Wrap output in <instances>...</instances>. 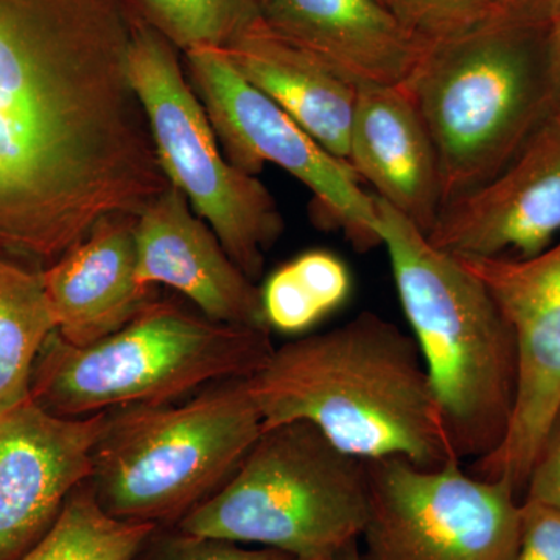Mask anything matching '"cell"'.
<instances>
[{
    "mask_svg": "<svg viewBox=\"0 0 560 560\" xmlns=\"http://www.w3.org/2000/svg\"><path fill=\"white\" fill-rule=\"evenodd\" d=\"M131 0H0V256L44 270L167 189L128 77Z\"/></svg>",
    "mask_w": 560,
    "mask_h": 560,
    "instance_id": "cell-1",
    "label": "cell"
},
{
    "mask_svg": "<svg viewBox=\"0 0 560 560\" xmlns=\"http://www.w3.org/2000/svg\"><path fill=\"white\" fill-rule=\"evenodd\" d=\"M248 383L264 430L304 420L355 458L459 463L415 338L377 313L272 349Z\"/></svg>",
    "mask_w": 560,
    "mask_h": 560,
    "instance_id": "cell-2",
    "label": "cell"
},
{
    "mask_svg": "<svg viewBox=\"0 0 560 560\" xmlns=\"http://www.w3.org/2000/svg\"><path fill=\"white\" fill-rule=\"evenodd\" d=\"M405 316L436 394L452 451L463 464L504 440L517 396L514 331L477 276L458 257L375 197Z\"/></svg>",
    "mask_w": 560,
    "mask_h": 560,
    "instance_id": "cell-3",
    "label": "cell"
},
{
    "mask_svg": "<svg viewBox=\"0 0 560 560\" xmlns=\"http://www.w3.org/2000/svg\"><path fill=\"white\" fill-rule=\"evenodd\" d=\"M547 25L506 18L433 44L401 84L433 142L444 206L499 175L550 116Z\"/></svg>",
    "mask_w": 560,
    "mask_h": 560,
    "instance_id": "cell-4",
    "label": "cell"
},
{
    "mask_svg": "<svg viewBox=\"0 0 560 560\" xmlns=\"http://www.w3.org/2000/svg\"><path fill=\"white\" fill-rule=\"evenodd\" d=\"M270 334L215 323L156 296L90 346L77 348L54 331L33 366L31 399L68 419L171 404L202 386L253 377L275 349Z\"/></svg>",
    "mask_w": 560,
    "mask_h": 560,
    "instance_id": "cell-5",
    "label": "cell"
},
{
    "mask_svg": "<svg viewBox=\"0 0 560 560\" xmlns=\"http://www.w3.org/2000/svg\"><path fill=\"white\" fill-rule=\"evenodd\" d=\"M261 430L248 378L213 383L189 400L119 408L88 482L113 517L176 525L226 485Z\"/></svg>",
    "mask_w": 560,
    "mask_h": 560,
    "instance_id": "cell-6",
    "label": "cell"
},
{
    "mask_svg": "<svg viewBox=\"0 0 560 560\" xmlns=\"http://www.w3.org/2000/svg\"><path fill=\"white\" fill-rule=\"evenodd\" d=\"M368 514L366 460L291 420L261 431L226 485L175 528L294 560H331L360 540Z\"/></svg>",
    "mask_w": 560,
    "mask_h": 560,
    "instance_id": "cell-7",
    "label": "cell"
},
{
    "mask_svg": "<svg viewBox=\"0 0 560 560\" xmlns=\"http://www.w3.org/2000/svg\"><path fill=\"white\" fill-rule=\"evenodd\" d=\"M128 77L149 121L154 153L228 256L253 282L285 231L271 191L224 158L205 106L191 90L176 47L140 16L132 20Z\"/></svg>",
    "mask_w": 560,
    "mask_h": 560,
    "instance_id": "cell-8",
    "label": "cell"
},
{
    "mask_svg": "<svg viewBox=\"0 0 560 560\" xmlns=\"http://www.w3.org/2000/svg\"><path fill=\"white\" fill-rule=\"evenodd\" d=\"M370 514L361 560H511L521 533L518 493L451 463L366 460Z\"/></svg>",
    "mask_w": 560,
    "mask_h": 560,
    "instance_id": "cell-9",
    "label": "cell"
},
{
    "mask_svg": "<svg viewBox=\"0 0 560 560\" xmlns=\"http://www.w3.org/2000/svg\"><path fill=\"white\" fill-rule=\"evenodd\" d=\"M191 90L205 106L224 158L259 175L275 164L315 197L324 226L338 228L357 250L382 245L375 195L361 187L352 165L324 149L289 114L243 79L223 50L186 51Z\"/></svg>",
    "mask_w": 560,
    "mask_h": 560,
    "instance_id": "cell-10",
    "label": "cell"
},
{
    "mask_svg": "<svg viewBox=\"0 0 560 560\" xmlns=\"http://www.w3.org/2000/svg\"><path fill=\"white\" fill-rule=\"evenodd\" d=\"M458 259L499 304L514 331L518 360L510 427L495 452L475 460L471 475L506 481L521 495L560 410V238L528 259Z\"/></svg>",
    "mask_w": 560,
    "mask_h": 560,
    "instance_id": "cell-11",
    "label": "cell"
},
{
    "mask_svg": "<svg viewBox=\"0 0 560 560\" xmlns=\"http://www.w3.org/2000/svg\"><path fill=\"white\" fill-rule=\"evenodd\" d=\"M108 415L60 418L32 399L0 415V560L31 551L90 480Z\"/></svg>",
    "mask_w": 560,
    "mask_h": 560,
    "instance_id": "cell-12",
    "label": "cell"
},
{
    "mask_svg": "<svg viewBox=\"0 0 560 560\" xmlns=\"http://www.w3.org/2000/svg\"><path fill=\"white\" fill-rule=\"evenodd\" d=\"M559 235L560 113H551L499 175L441 209L427 238L464 259H528Z\"/></svg>",
    "mask_w": 560,
    "mask_h": 560,
    "instance_id": "cell-13",
    "label": "cell"
},
{
    "mask_svg": "<svg viewBox=\"0 0 560 560\" xmlns=\"http://www.w3.org/2000/svg\"><path fill=\"white\" fill-rule=\"evenodd\" d=\"M135 242L140 285L171 287L215 323L271 330L259 287L176 187L168 186L136 217Z\"/></svg>",
    "mask_w": 560,
    "mask_h": 560,
    "instance_id": "cell-14",
    "label": "cell"
},
{
    "mask_svg": "<svg viewBox=\"0 0 560 560\" xmlns=\"http://www.w3.org/2000/svg\"><path fill=\"white\" fill-rule=\"evenodd\" d=\"M280 38L361 84H404L425 47L381 0H250Z\"/></svg>",
    "mask_w": 560,
    "mask_h": 560,
    "instance_id": "cell-15",
    "label": "cell"
},
{
    "mask_svg": "<svg viewBox=\"0 0 560 560\" xmlns=\"http://www.w3.org/2000/svg\"><path fill=\"white\" fill-rule=\"evenodd\" d=\"M348 162L375 197L429 235L440 217V165L429 131L401 84H361Z\"/></svg>",
    "mask_w": 560,
    "mask_h": 560,
    "instance_id": "cell-16",
    "label": "cell"
},
{
    "mask_svg": "<svg viewBox=\"0 0 560 560\" xmlns=\"http://www.w3.org/2000/svg\"><path fill=\"white\" fill-rule=\"evenodd\" d=\"M136 217H109L60 259L43 283L57 334L83 348L127 326L156 298L136 275Z\"/></svg>",
    "mask_w": 560,
    "mask_h": 560,
    "instance_id": "cell-17",
    "label": "cell"
},
{
    "mask_svg": "<svg viewBox=\"0 0 560 560\" xmlns=\"http://www.w3.org/2000/svg\"><path fill=\"white\" fill-rule=\"evenodd\" d=\"M243 79L264 92L335 156L348 161L359 86L276 35L256 14L221 47Z\"/></svg>",
    "mask_w": 560,
    "mask_h": 560,
    "instance_id": "cell-18",
    "label": "cell"
},
{
    "mask_svg": "<svg viewBox=\"0 0 560 560\" xmlns=\"http://www.w3.org/2000/svg\"><path fill=\"white\" fill-rule=\"evenodd\" d=\"M40 272L0 256V415L31 400L33 366L57 330Z\"/></svg>",
    "mask_w": 560,
    "mask_h": 560,
    "instance_id": "cell-19",
    "label": "cell"
},
{
    "mask_svg": "<svg viewBox=\"0 0 560 560\" xmlns=\"http://www.w3.org/2000/svg\"><path fill=\"white\" fill-rule=\"evenodd\" d=\"M158 528L113 517L86 481L70 493L49 533L20 560H136Z\"/></svg>",
    "mask_w": 560,
    "mask_h": 560,
    "instance_id": "cell-20",
    "label": "cell"
},
{
    "mask_svg": "<svg viewBox=\"0 0 560 560\" xmlns=\"http://www.w3.org/2000/svg\"><path fill=\"white\" fill-rule=\"evenodd\" d=\"M136 10L176 49H221L243 21L253 16L250 0H132Z\"/></svg>",
    "mask_w": 560,
    "mask_h": 560,
    "instance_id": "cell-21",
    "label": "cell"
},
{
    "mask_svg": "<svg viewBox=\"0 0 560 560\" xmlns=\"http://www.w3.org/2000/svg\"><path fill=\"white\" fill-rule=\"evenodd\" d=\"M388 7L423 47L506 18H525L510 0H388Z\"/></svg>",
    "mask_w": 560,
    "mask_h": 560,
    "instance_id": "cell-22",
    "label": "cell"
},
{
    "mask_svg": "<svg viewBox=\"0 0 560 560\" xmlns=\"http://www.w3.org/2000/svg\"><path fill=\"white\" fill-rule=\"evenodd\" d=\"M260 293L268 327L282 334H302L327 316L315 291L290 261L272 272Z\"/></svg>",
    "mask_w": 560,
    "mask_h": 560,
    "instance_id": "cell-23",
    "label": "cell"
},
{
    "mask_svg": "<svg viewBox=\"0 0 560 560\" xmlns=\"http://www.w3.org/2000/svg\"><path fill=\"white\" fill-rule=\"evenodd\" d=\"M136 560H294L271 548L250 547L235 541L194 536L175 528L161 534V526L147 540Z\"/></svg>",
    "mask_w": 560,
    "mask_h": 560,
    "instance_id": "cell-24",
    "label": "cell"
},
{
    "mask_svg": "<svg viewBox=\"0 0 560 560\" xmlns=\"http://www.w3.org/2000/svg\"><path fill=\"white\" fill-rule=\"evenodd\" d=\"M290 264L315 291L327 315L349 300L352 276L340 257L329 250L315 249L301 254Z\"/></svg>",
    "mask_w": 560,
    "mask_h": 560,
    "instance_id": "cell-25",
    "label": "cell"
},
{
    "mask_svg": "<svg viewBox=\"0 0 560 560\" xmlns=\"http://www.w3.org/2000/svg\"><path fill=\"white\" fill-rule=\"evenodd\" d=\"M511 560H560V511L523 500L521 533Z\"/></svg>",
    "mask_w": 560,
    "mask_h": 560,
    "instance_id": "cell-26",
    "label": "cell"
},
{
    "mask_svg": "<svg viewBox=\"0 0 560 560\" xmlns=\"http://www.w3.org/2000/svg\"><path fill=\"white\" fill-rule=\"evenodd\" d=\"M523 492V500L539 501L560 511V410L545 434Z\"/></svg>",
    "mask_w": 560,
    "mask_h": 560,
    "instance_id": "cell-27",
    "label": "cell"
},
{
    "mask_svg": "<svg viewBox=\"0 0 560 560\" xmlns=\"http://www.w3.org/2000/svg\"><path fill=\"white\" fill-rule=\"evenodd\" d=\"M547 75L551 113H560V11L547 25Z\"/></svg>",
    "mask_w": 560,
    "mask_h": 560,
    "instance_id": "cell-28",
    "label": "cell"
},
{
    "mask_svg": "<svg viewBox=\"0 0 560 560\" xmlns=\"http://www.w3.org/2000/svg\"><path fill=\"white\" fill-rule=\"evenodd\" d=\"M512 7L525 18L537 22H550L560 11V0H510Z\"/></svg>",
    "mask_w": 560,
    "mask_h": 560,
    "instance_id": "cell-29",
    "label": "cell"
},
{
    "mask_svg": "<svg viewBox=\"0 0 560 560\" xmlns=\"http://www.w3.org/2000/svg\"><path fill=\"white\" fill-rule=\"evenodd\" d=\"M331 560H361L359 541H353Z\"/></svg>",
    "mask_w": 560,
    "mask_h": 560,
    "instance_id": "cell-30",
    "label": "cell"
},
{
    "mask_svg": "<svg viewBox=\"0 0 560 560\" xmlns=\"http://www.w3.org/2000/svg\"><path fill=\"white\" fill-rule=\"evenodd\" d=\"M386 5H388V0H385Z\"/></svg>",
    "mask_w": 560,
    "mask_h": 560,
    "instance_id": "cell-31",
    "label": "cell"
},
{
    "mask_svg": "<svg viewBox=\"0 0 560 560\" xmlns=\"http://www.w3.org/2000/svg\"><path fill=\"white\" fill-rule=\"evenodd\" d=\"M381 2L385 3V0H381ZM385 5H386V3H385Z\"/></svg>",
    "mask_w": 560,
    "mask_h": 560,
    "instance_id": "cell-32",
    "label": "cell"
}]
</instances>
